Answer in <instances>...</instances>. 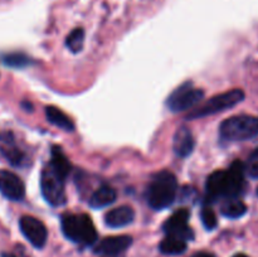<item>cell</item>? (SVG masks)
Listing matches in <instances>:
<instances>
[{
	"label": "cell",
	"mask_w": 258,
	"mask_h": 257,
	"mask_svg": "<svg viewBox=\"0 0 258 257\" xmlns=\"http://www.w3.org/2000/svg\"><path fill=\"white\" fill-rule=\"evenodd\" d=\"M0 193L10 201H20L25 196V185L17 174L0 169Z\"/></svg>",
	"instance_id": "obj_11"
},
{
	"label": "cell",
	"mask_w": 258,
	"mask_h": 257,
	"mask_svg": "<svg viewBox=\"0 0 258 257\" xmlns=\"http://www.w3.org/2000/svg\"><path fill=\"white\" fill-rule=\"evenodd\" d=\"M85 43V30L82 28H76L66 38V45L73 53L81 52Z\"/></svg>",
	"instance_id": "obj_20"
},
{
	"label": "cell",
	"mask_w": 258,
	"mask_h": 257,
	"mask_svg": "<svg viewBox=\"0 0 258 257\" xmlns=\"http://www.w3.org/2000/svg\"><path fill=\"white\" fill-rule=\"evenodd\" d=\"M244 170L252 179H258V148L249 155Z\"/></svg>",
	"instance_id": "obj_23"
},
{
	"label": "cell",
	"mask_w": 258,
	"mask_h": 257,
	"mask_svg": "<svg viewBox=\"0 0 258 257\" xmlns=\"http://www.w3.org/2000/svg\"><path fill=\"white\" fill-rule=\"evenodd\" d=\"M233 257H248V256H247V254H244V253H237V254H234Z\"/></svg>",
	"instance_id": "obj_26"
},
{
	"label": "cell",
	"mask_w": 258,
	"mask_h": 257,
	"mask_svg": "<svg viewBox=\"0 0 258 257\" xmlns=\"http://www.w3.org/2000/svg\"><path fill=\"white\" fill-rule=\"evenodd\" d=\"M173 148L176 155L181 156V158H185L191 154L194 149V138L191 131L186 126H181L175 131Z\"/></svg>",
	"instance_id": "obj_13"
},
{
	"label": "cell",
	"mask_w": 258,
	"mask_h": 257,
	"mask_svg": "<svg viewBox=\"0 0 258 257\" xmlns=\"http://www.w3.org/2000/svg\"><path fill=\"white\" fill-rule=\"evenodd\" d=\"M3 62L5 66L12 68H23L27 67L30 63V59L28 55L23 54V53H9L3 57Z\"/></svg>",
	"instance_id": "obj_21"
},
{
	"label": "cell",
	"mask_w": 258,
	"mask_h": 257,
	"mask_svg": "<svg viewBox=\"0 0 258 257\" xmlns=\"http://www.w3.org/2000/svg\"><path fill=\"white\" fill-rule=\"evenodd\" d=\"M116 201V191L108 185H101L90 198V206L95 209L105 208Z\"/></svg>",
	"instance_id": "obj_14"
},
{
	"label": "cell",
	"mask_w": 258,
	"mask_h": 257,
	"mask_svg": "<svg viewBox=\"0 0 258 257\" xmlns=\"http://www.w3.org/2000/svg\"><path fill=\"white\" fill-rule=\"evenodd\" d=\"M110 257H123V256H110Z\"/></svg>",
	"instance_id": "obj_27"
},
{
	"label": "cell",
	"mask_w": 258,
	"mask_h": 257,
	"mask_svg": "<svg viewBox=\"0 0 258 257\" xmlns=\"http://www.w3.org/2000/svg\"><path fill=\"white\" fill-rule=\"evenodd\" d=\"M50 166H52L58 174H60L63 178H66V176L70 174L71 169H72L70 160H68L67 156L63 154V151L60 150L59 146H53Z\"/></svg>",
	"instance_id": "obj_18"
},
{
	"label": "cell",
	"mask_w": 258,
	"mask_h": 257,
	"mask_svg": "<svg viewBox=\"0 0 258 257\" xmlns=\"http://www.w3.org/2000/svg\"><path fill=\"white\" fill-rule=\"evenodd\" d=\"M243 100L244 92L242 90H239V88L227 91V92H223L221 95H217L214 97L209 98L206 103H203L198 108L191 111L188 115V118L194 120V118H201L204 117V116L214 115V113L229 110V108L234 107V106L238 105Z\"/></svg>",
	"instance_id": "obj_5"
},
{
	"label": "cell",
	"mask_w": 258,
	"mask_h": 257,
	"mask_svg": "<svg viewBox=\"0 0 258 257\" xmlns=\"http://www.w3.org/2000/svg\"><path fill=\"white\" fill-rule=\"evenodd\" d=\"M64 179L49 165L45 166L40 175V189L45 201L50 206L59 207L66 203Z\"/></svg>",
	"instance_id": "obj_6"
},
{
	"label": "cell",
	"mask_w": 258,
	"mask_h": 257,
	"mask_svg": "<svg viewBox=\"0 0 258 257\" xmlns=\"http://www.w3.org/2000/svg\"><path fill=\"white\" fill-rule=\"evenodd\" d=\"M2 140L3 143H4V145L2 146V153L4 154L5 158L9 160V163L12 164V165H15V166L22 165L23 161L25 160L24 154H23L19 149L15 148L14 144H13L12 138L10 139L3 138Z\"/></svg>",
	"instance_id": "obj_19"
},
{
	"label": "cell",
	"mask_w": 258,
	"mask_h": 257,
	"mask_svg": "<svg viewBox=\"0 0 258 257\" xmlns=\"http://www.w3.org/2000/svg\"><path fill=\"white\" fill-rule=\"evenodd\" d=\"M159 248H160L161 253L168 254V256H176V254H181L186 251V242L178 237L166 236L161 241Z\"/></svg>",
	"instance_id": "obj_17"
},
{
	"label": "cell",
	"mask_w": 258,
	"mask_h": 257,
	"mask_svg": "<svg viewBox=\"0 0 258 257\" xmlns=\"http://www.w3.org/2000/svg\"><path fill=\"white\" fill-rule=\"evenodd\" d=\"M135 218V212L131 207L121 206L113 208L105 216V222L111 228H121L133 223Z\"/></svg>",
	"instance_id": "obj_12"
},
{
	"label": "cell",
	"mask_w": 258,
	"mask_h": 257,
	"mask_svg": "<svg viewBox=\"0 0 258 257\" xmlns=\"http://www.w3.org/2000/svg\"><path fill=\"white\" fill-rule=\"evenodd\" d=\"M178 181L175 175L168 170L155 174L146 190V199L151 208L161 211L170 207L176 199Z\"/></svg>",
	"instance_id": "obj_2"
},
{
	"label": "cell",
	"mask_w": 258,
	"mask_h": 257,
	"mask_svg": "<svg viewBox=\"0 0 258 257\" xmlns=\"http://www.w3.org/2000/svg\"><path fill=\"white\" fill-rule=\"evenodd\" d=\"M189 218L190 213L188 209H179L166 219L163 226L164 231L168 236L178 237L185 242L190 241L194 238V233L188 224Z\"/></svg>",
	"instance_id": "obj_8"
},
{
	"label": "cell",
	"mask_w": 258,
	"mask_h": 257,
	"mask_svg": "<svg viewBox=\"0 0 258 257\" xmlns=\"http://www.w3.org/2000/svg\"><path fill=\"white\" fill-rule=\"evenodd\" d=\"M63 234L75 243L92 244L97 239L93 222L90 216L85 213H66L62 216Z\"/></svg>",
	"instance_id": "obj_3"
},
{
	"label": "cell",
	"mask_w": 258,
	"mask_h": 257,
	"mask_svg": "<svg viewBox=\"0 0 258 257\" xmlns=\"http://www.w3.org/2000/svg\"><path fill=\"white\" fill-rule=\"evenodd\" d=\"M194 257H216V256L212 253H207V252H201V253L194 254Z\"/></svg>",
	"instance_id": "obj_24"
},
{
	"label": "cell",
	"mask_w": 258,
	"mask_h": 257,
	"mask_svg": "<svg viewBox=\"0 0 258 257\" xmlns=\"http://www.w3.org/2000/svg\"><path fill=\"white\" fill-rule=\"evenodd\" d=\"M204 97V92L201 88L193 87L190 82H186L184 85L179 86L173 93L168 97L166 105L169 110L173 112H180V111L189 110L198 105Z\"/></svg>",
	"instance_id": "obj_7"
},
{
	"label": "cell",
	"mask_w": 258,
	"mask_h": 257,
	"mask_svg": "<svg viewBox=\"0 0 258 257\" xmlns=\"http://www.w3.org/2000/svg\"><path fill=\"white\" fill-rule=\"evenodd\" d=\"M131 243H133V238L126 234L106 237L96 244L93 252L102 257L121 256V253H123L131 246Z\"/></svg>",
	"instance_id": "obj_10"
},
{
	"label": "cell",
	"mask_w": 258,
	"mask_h": 257,
	"mask_svg": "<svg viewBox=\"0 0 258 257\" xmlns=\"http://www.w3.org/2000/svg\"><path fill=\"white\" fill-rule=\"evenodd\" d=\"M2 257H15V256L12 253H2Z\"/></svg>",
	"instance_id": "obj_25"
},
{
	"label": "cell",
	"mask_w": 258,
	"mask_h": 257,
	"mask_svg": "<svg viewBox=\"0 0 258 257\" xmlns=\"http://www.w3.org/2000/svg\"><path fill=\"white\" fill-rule=\"evenodd\" d=\"M201 218H202V222H203V226L206 227L208 231L214 229L217 227V224H218L216 213H214V211L211 208V207H204V208L202 209Z\"/></svg>",
	"instance_id": "obj_22"
},
{
	"label": "cell",
	"mask_w": 258,
	"mask_h": 257,
	"mask_svg": "<svg viewBox=\"0 0 258 257\" xmlns=\"http://www.w3.org/2000/svg\"><path fill=\"white\" fill-rule=\"evenodd\" d=\"M257 193H258V190H257Z\"/></svg>",
	"instance_id": "obj_28"
},
{
	"label": "cell",
	"mask_w": 258,
	"mask_h": 257,
	"mask_svg": "<svg viewBox=\"0 0 258 257\" xmlns=\"http://www.w3.org/2000/svg\"><path fill=\"white\" fill-rule=\"evenodd\" d=\"M45 116H47V120L49 121V122L58 126V127H60L62 130H75V123H73V121L71 120L62 110L54 107V106H48V107L45 108Z\"/></svg>",
	"instance_id": "obj_15"
},
{
	"label": "cell",
	"mask_w": 258,
	"mask_h": 257,
	"mask_svg": "<svg viewBox=\"0 0 258 257\" xmlns=\"http://www.w3.org/2000/svg\"><path fill=\"white\" fill-rule=\"evenodd\" d=\"M244 164L236 160L228 170H217L207 179L206 189L208 198H232L242 191L244 185Z\"/></svg>",
	"instance_id": "obj_1"
},
{
	"label": "cell",
	"mask_w": 258,
	"mask_h": 257,
	"mask_svg": "<svg viewBox=\"0 0 258 257\" xmlns=\"http://www.w3.org/2000/svg\"><path fill=\"white\" fill-rule=\"evenodd\" d=\"M222 139L227 141L249 140L258 135V117L249 115L232 116L221 123Z\"/></svg>",
	"instance_id": "obj_4"
},
{
	"label": "cell",
	"mask_w": 258,
	"mask_h": 257,
	"mask_svg": "<svg viewBox=\"0 0 258 257\" xmlns=\"http://www.w3.org/2000/svg\"><path fill=\"white\" fill-rule=\"evenodd\" d=\"M19 227L22 233L25 238L35 247V248H42L47 243L48 232L44 223L35 217L24 216L20 218Z\"/></svg>",
	"instance_id": "obj_9"
},
{
	"label": "cell",
	"mask_w": 258,
	"mask_h": 257,
	"mask_svg": "<svg viewBox=\"0 0 258 257\" xmlns=\"http://www.w3.org/2000/svg\"><path fill=\"white\" fill-rule=\"evenodd\" d=\"M221 212L227 218L236 219L246 214L247 206L237 197H232V198H227L224 201V203L221 207Z\"/></svg>",
	"instance_id": "obj_16"
}]
</instances>
